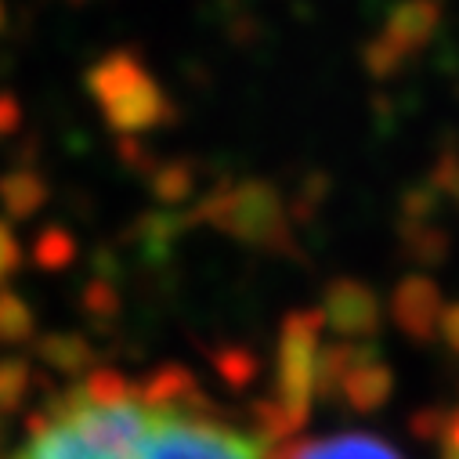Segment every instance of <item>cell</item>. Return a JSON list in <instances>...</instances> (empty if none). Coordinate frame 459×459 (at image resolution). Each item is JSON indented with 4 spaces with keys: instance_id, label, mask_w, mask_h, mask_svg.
Masks as SVG:
<instances>
[{
    "instance_id": "6da1fadb",
    "label": "cell",
    "mask_w": 459,
    "mask_h": 459,
    "mask_svg": "<svg viewBox=\"0 0 459 459\" xmlns=\"http://www.w3.org/2000/svg\"><path fill=\"white\" fill-rule=\"evenodd\" d=\"M152 416L134 459H279L282 445L261 430H243L224 420L188 369L167 366L149 373Z\"/></svg>"
},
{
    "instance_id": "7a4b0ae2",
    "label": "cell",
    "mask_w": 459,
    "mask_h": 459,
    "mask_svg": "<svg viewBox=\"0 0 459 459\" xmlns=\"http://www.w3.org/2000/svg\"><path fill=\"white\" fill-rule=\"evenodd\" d=\"M325 348V325L315 307L290 311L279 340H275V373L272 398L254 409V427L282 445L290 441L311 416L318 402V359Z\"/></svg>"
},
{
    "instance_id": "3957f363",
    "label": "cell",
    "mask_w": 459,
    "mask_h": 459,
    "mask_svg": "<svg viewBox=\"0 0 459 459\" xmlns=\"http://www.w3.org/2000/svg\"><path fill=\"white\" fill-rule=\"evenodd\" d=\"M87 87H91L94 101L101 105L105 120L120 134H142L174 117V105L163 94V87L156 83V76L127 48L98 58L87 73Z\"/></svg>"
},
{
    "instance_id": "277c9868",
    "label": "cell",
    "mask_w": 459,
    "mask_h": 459,
    "mask_svg": "<svg viewBox=\"0 0 459 459\" xmlns=\"http://www.w3.org/2000/svg\"><path fill=\"white\" fill-rule=\"evenodd\" d=\"M199 217L206 224H213L217 232L232 236L254 250H264V254H293L297 250L286 203L261 178H250L239 185H221L217 192H210L203 199Z\"/></svg>"
},
{
    "instance_id": "5b68a950",
    "label": "cell",
    "mask_w": 459,
    "mask_h": 459,
    "mask_svg": "<svg viewBox=\"0 0 459 459\" xmlns=\"http://www.w3.org/2000/svg\"><path fill=\"white\" fill-rule=\"evenodd\" d=\"M315 311L325 333H333V340H351V343H369L380 333V318H384L380 297L359 279L329 282Z\"/></svg>"
},
{
    "instance_id": "8992f818",
    "label": "cell",
    "mask_w": 459,
    "mask_h": 459,
    "mask_svg": "<svg viewBox=\"0 0 459 459\" xmlns=\"http://www.w3.org/2000/svg\"><path fill=\"white\" fill-rule=\"evenodd\" d=\"M394 394V373L391 366L377 355L373 343H351L348 348V362H343L336 384H333V398L343 409H351L359 416H369L377 409H384Z\"/></svg>"
},
{
    "instance_id": "52a82bcc",
    "label": "cell",
    "mask_w": 459,
    "mask_h": 459,
    "mask_svg": "<svg viewBox=\"0 0 459 459\" xmlns=\"http://www.w3.org/2000/svg\"><path fill=\"white\" fill-rule=\"evenodd\" d=\"M445 311V297L434 279L409 275L391 293V318L412 343H430L437 336V322Z\"/></svg>"
},
{
    "instance_id": "ba28073f",
    "label": "cell",
    "mask_w": 459,
    "mask_h": 459,
    "mask_svg": "<svg viewBox=\"0 0 459 459\" xmlns=\"http://www.w3.org/2000/svg\"><path fill=\"white\" fill-rule=\"evenodd\" d=\"M437 26H441V0H402V4L387 12L380 40L409 65V58H416L434 40Z\"/></svg>"
},
{
    "instance_id": "9c48e42d",
    "label": "cell",
    "mask_w": 459,
    "mask_h": 459,
    "mask_svg": "<svg viewBox=\"0 0 459 459\" xmlns=\"http://www.w3.org/2000/svg\"><path fill=\"white\" fill-rule=\"evenodd\" d=\"M279 459H405V455L380 434L340 430L325 437H307L300 445H282Z\"/></svg>"
},
{
    "instance_id": "30bf717a",
    "label": "cell",
    "mask_w": 459,
    "mask_h": 459,
    "mask_svg": "<svg viewBox=\"0 0 459 459\" xmlns=\"http://www.w3.org/2000/svg\"><path fill=\"white\" fill-rule=\"evenodd\" d=\"M362 65H366V73H369L373 80H391V76H398V73L405 69V62H402L380 37H373V40L362 48Z\"/></svg>"
},
{
    "instance_id": "8fae6325",
    "label": "cell",
    "mask_w": 459,
    "mask_h": 459,
    "mask_svg": "<svg viewBox=\"0 0 459 459\" xmlns=\"http://www.w3.org/2000/svg\"><path fill=\"white\" fill-rule=\"evenodd\" d=\"M430 441H437V459H459V409L441 412V423Z\"/></svg>"
},
{
    "instance_id": "7c38bea8",
    "label": "cell",
    "mask_w": 459,
    "mask_h": 459,
    "mask_svg": "<svg viewBox=\"0 0 459 459\" xmlns=\"http://www.w3.org/2000/svg\"><path fill=\"white\" fill-rule=\"evenodd\" d=\"M437 336L445 340V348L452 355H459V300H445V311H441V322H437Z\"/></svg>"
},
{
    "instance_id": "4fadbf2b",
    "label": "cell",
    "mask_w": 459,
    "mask_h": 459,
    "mask_svg": "<svg viewBox=\"0 0 459 459\" xmlns=\"http://www.w3.org/2000/svg\"><path fill=\"white\" fill-rule=\"evenodd\" d=\"M0 22H4V0H0Z\"/></svg>"
}]
</instances>
